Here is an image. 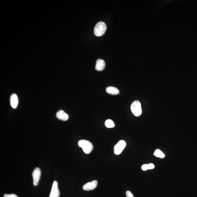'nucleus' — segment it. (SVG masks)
I'll return each instance as SVG.
<instances>
[{
	"label": "nucleus",
	"mask_w": 197,
	"mask_h": 197,
	"mask_svg": "<svg viewBox=\"0 0 197 197\" xmlns=\"http://www.w3.org/2000/svg\"><path fill=\"white\" fill-rule=\"evenodd\" d=\"M41 172L39 167H36L34 169L32 173V177L33 180V185L34 186H37L40 180Z\"/></svg>",
	"instance_id": "20e7f679"
},
{
	"label": "nucleus",
	"mask_w": 197,
	"mask_h": 197,
	"mask_svg": "<svg viewBox=\"0 0 197 197\" xmlns=\"http://www.w3.org/2000/svg\"><path fill=\"white\" fill-rule=\"evenodd\" d=\"M3 197H19L17 196V195H16V194H4V196H3Z\"/></svg>",
	"instance_id": "dca6fc26"
},
{
	"label": "nucleus",
	"mask_w": 197,
	"mask_h": 197,
	"mask_svg": "<svg viewBox=\"0 0 197 197\" xmlns=\"http://www.w3.org/2000/svg\"><path fill=\"white\" fill-rule=\"evenodd\" d=\"M154 155L156 157L160 158H163L165 157V154L159 149H157L155 150L154 153Z\"/></svg>",
	"instance_id": "f8f14e48"
},
{
	"label": "nucleus",
	"mask_w": 197,
	"mask_h": 197,
	"mask_svg": "<svg viewBox=\"0 0 197 197\" xmlns=\"http://www.w3.org/2000/svg\"><path fill=\"white\" fill-rule=\"evenodd\" d=\"M126 146V143L124 140H121L115 145L114 152L116 155H119L122 152Z\"/></svg>",
	"instance_id": "39448f33"
},
{
	"label": "nucleus",
	"mask_w": 197,
	"mask_h": 197,
	"mask_svg": "<svg viewBox=\"0 0 197 197\" xmlns=\"http://www.w3.org/2000/svg\"><path fill=\"white\" fill-rule=\"evenodd\" d=\"M105 126L107 127L111 128L114 127L115 126V124L113 121L111 119H108L105 121Z\"/></svg>",
	"instance_id": "4468645a"
},
{
	"label": "nucleus",
	"mask_w": 197,
	"mask_h": 197,
	"mask_svg": "<svg viewBox=\"0 0 197 197\" xmlns=\"http://www.w3.org/2000/svg\"><path fill=\"white\" fill-rule=\"evenodd\" d=\"M106 29L107 26L105 23L103 22H98L94 27L95 35L98 37L103 36L106 32Z\"/></svg>",
	"instance_id": "f03ea898"
},
{
	"label": "nucleus",
	"mask_w": 197,
	"mask_h": 197,
	"mask_svg": "<svg viewBox=\"0 0 197 197\" xmlns=\"http://www.w3.org/2000/svg\"><path fill=\"white\" fill-rule=\"evenodd\" d=\"M79 147L83 149V152L85 154H88L91 153L93 149V146L89 141L86 140H81L78 142Z\"/></svg>",
	"instance_id": "f257e3e1"
},
{
	"label": "nucleus",
	"mask_w": 197,
	"mask_h": 197,
	"mask_svg": "<svg viewBox=\"0 0 197 197\" xmlns=\"http://www.w3.org/2000/svg\"><path fill=\"white\" fill-rule=\"evenodd\" d=\"M131 112L136 116H139L142 114V110L140 101H136L132 103L131 106Z\"/></svg>",
	"instance_id": "7ed1b4c3"
},
{
	"label": "nucleus",
	"mask_w": 197,
	"mask_h": 197,
	"mask_svg": "<svg viewBox=\"0 0 197 197\" xmlns=\"http://www.w3.org/2000/svg\"><path fill=\"white\" fill-rule=\"evenodd\" d=\"M106 91L108 94L116 95L119 94V90L118 88L112 86L108 87L107 88Z\"/></svg>",
	"instance_id": "9b49d317"
},
{
	"label": "nucleus",
	"mask_w": 197,
	"mask_h": 197,
	"mask_svg": "<svg viewBox=\"0 0 197 197\" xmlns=\"http://www.w3.org/2000/svg\"><path fill=\"white\" fill-rule=\"evenodd\" d=\"M126 196L127 197H134L133 195L130 191L127 190L126 192Z\"/></svg>",
	"instance_id": "2eb2a0df"
},
{
	"label": "nucleus",
	"mask_w": 197,
	"mask_h": 197,
	"mask_svg": "<svg viewBox=\"0 0 197 197\" xmlns=\"http://www.w3.org/2000/svg\"><path fill=\"white\" fill-rule=\"evenodd\" d=\"M10 103L11 106L13 108H16L17 107L18 103H19V100L17 96L15 93H13L11 95L10 98Z\"/></svg>",
	"instance_id": "1a4fd4ad"
},
{
	"label": "nucleus",
	"mask_w": 197,
	"mask_h": 197,
	"mask_svg": "<svg viewBox=\"0 0 197 197\" xmlns=\"http://www.w3.org/2000/svg\"><path fill=\"white\" fill-rule=\"evenodd\" d=\"M155 166L153 164L150 163L149 164H144L142 166V168L143 170L145 171L148 170H152L154 168Z\"/></svg>",
	"instance_id": "ddd939ff"
},
{
	"label": "nucleus",
	"mask_w": 197,
	"mask_h": 197,
	"mask_svg": "<svg viewBox=\"0 0 197 197\" xmlns=\"http://www.w3.org/2000/svg\"><path fill=\"white\" fill-rule=\"evenodd\" d=\"M60 195V192L58 188V183L56 181H54L49 197H59Z\"/></svg>",
	"instance_id": "423d86ee"
},
{
	"label": "nucleus",
	"mask_w": 197,
	"mask_h": 197,
	"mask_svg": "<svg viewBox=\"0 0 197 197\" xmlns=\"http://www.w3.org/2000/svg\"><path fill=\"white\" fill-rule=\"evenodd\" d=\"M105 66L106 64L104 61L101 59H98L96 61L95 68L98 71H101L104 70Z\"/></svg>",
	"instance_id": "9d476101"
},
{
	"label": "nucleus",
	"mask_w": 197,
	"mask_h": 197,
	"mask_svg": "<svg viewBox=\"0 0 197 197\" xmlns=\"http://www.w3.org/2000/svg\"><path fill=\"white\" fill-rule=\"evenodd\" d=\"M98 182L97 180H93V181L85 184L83 185V190L86 191L94 190L97 186Z\"/></svg>",
	"instance_id": "0eeeda50"
},
{
	"label": "nucleus",
	"mask_w": 197,
	"mask_h": 197,
	"mask_svg": "<svg viewBox=\"0 0 197 197\" xmlns=\"http://www.w3.org/2000/svg\"><path fill=\"white\" fill-rule=\"evenodd\" d=\"M56 116L58 119L63 121H66L69 118L68 115L62 110L57 112Z\"/></svg>",
	"instance_id": "6e6552de"
}]
</instances>
